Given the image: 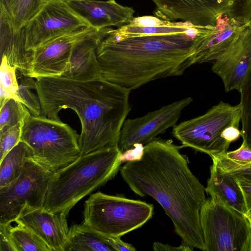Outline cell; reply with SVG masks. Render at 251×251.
Returning a JSON list of instances; mask_svg holds the SVG:
<instances>
[{
  "label": "cell",
  "instance_id": "cell-1",
  "mask_svg": "<svg viewBox=\"0 0 251 251\" xmlns=\"http://www.w3.org/2000/svg\"><path fill=\"white\" fill-rule=\"evenodd\" d=\"M134 22L107 27L97 49L102 77L131 90L183 75L192 65L197 37L210 29L149 16Z\"/></svg>",
  "mask_w": 251,
  "mask_h": 251
},
{
  "label": "cell",
  "instance_id": "cell-2",
  "mask_svg": "<svg viewBox=\"0 0 251 251\" xmlns=\"http://www.w3.org/2000/svg\"><path fill=\"white\" fill-rule=\"evenodd\" d=\"M182 148L155 138L144 146L141 160L126 162L120 171L135 194L158 202L182 241L205 251L200 220L205 188L189 169Z\"/></svg>",
  "mask_w": 251,
  "mask_h": 251
},
{
  "label": "cell",
  "instance_id": "cell-3",
  "mask_svg": "<svg viewBox=\"0 0 251 251\" xmlns=\"http://www.w3.org/2000/svg\"><path fill=\"white\" fill-rule=\"evenodd\" d=\"M35 90L41 116L57 121L63 109L74 110L81 126L80 155L118 144L121 131L130 107L131 90L102 77L78 80L64 76L36 78Z\"/></svg>",
  "mask_w": 251,
  "mask_h": 251
},
{
  "label": "cell",
  "instance_id": "cell-4",
  "mask_svg": "<svg viewBox=\"0 0 251 251\" xmlns=\"http://www.w3.org/2000/svg\"><path fill=\"white\" fill-rule=\"evenodd\" d=\"M122 151L110 145L88 154L53 173L43 208L67 216L82 199L113 179L120 169Z\"/></svg>",
  "mask_w": 251,
  "mask_h": 251
},
{
  "label": "cell",
  "instance_id": "cell-5",
  "mask_svg": "<svg viewBox=\"0 0 251 251\" xmlns=\"http://www.w3.org/2000/svg\"><path fill=\"white\" fill-rule=\"evenodd\" d=\"M79 135L61 121L30 115L23 124L21 141L31 149L32 160L54 173L81 154Z\"/></svg>",
  "mask_w": 251,
  "mask_h": 251
},
{
  "label": "cell",
  "instance_id": "cell-6",
  "mask_svg": "<svg viewBox=\"0 0 251 251\" xmlns=\"http://www.w3.org/2000/svg\"><path fill=\"white\" fill-rule=\"evenodd\" d=\"M153 212L152 204L99 192L85 201L82 223L102 236L121 238L143 226Z\"/></svg>",
  "mask_w": 251,
  "mask_h": 251
},
{
  "label": "cell",
  "instance_id": "cell-7",
  "mask_svg": "<svg viewBox=\"0 0 251 251\" xmlns=\"http://www.w3.org/2000/svg\"><path fill=\"white\" fill-rule=\"evenodd\" d=\"M240 121V104L220 101L204 114L176 124L172 134L183 147L210 156L227 151L230 144L223 138L224 132L230 126L239 127Z\"/></svg>",
  "mask_w": 251,
  "mask_h": 251
},
{
  "label": "cell",
  "instance_id": "cell-8",
  "mask_svg": "<svg viewBox=\"0 0 251 251\" xmlns=\"http://www.w3.org/2000/svg\"><path fill=\"white\" fill-rule=\"evenodd\" d=\"M154 14L169 22L214 27L220 17L227 16L241 23L251 19V0H151Z\"/></svg>",
  "mask_w": 251,
  "mask_h": 251
},
{
  "label": "cell",
  "instance_id": "cell-9",
  "mask_svg": "<svg viewBox=\"0 0 251 251\" xmlns=\"http://www.w3.org/2000/svg\"><path fill=\"white\" fill-rule=\"evenodd\" d=\"M200 220L205 251H249L251 226L244 214L210 197Z\"/></svg>",
  "mask_w": 251,
  "mask_h": 251
},
{
  "label": "cell",
  "instance_id": "cell-10",
  "mask_svg": "<svg viewBox=\"0 0 251 251\" xmlns=\"http://www.w3.org/2000/svg\"><path fill=\"white\" fill-rule=\"evenodd\" d=\"M52 174L31 160L26 164L17 178L0 187V224L14 222L26 204L43 207Z\"/></svg>",
  "mask_w": 251,
  "mask_h": 251
},
{
  "label": "cell",
  "instance_id": "cell-11",
  "mask_svg": "<svg viewBox=\"0 0 251 251\" xmlns=\"http://www.w3.org/2000/svg\"><path fill=\"white\" fill-rule=\"evenodd\" d=\"M88 26L63 0H45L39 12L24 26L26 49L32 51L58 37Z\"/></svg>",
  "mask_w": 251,
  "mask_h": 251
},
{
  "label": "cell",
  "instance_id": "cell-12",
  "mask_svg": "<svg viewBox=\"0 0 251 251\" xmlns=\"http://www.w3.org/2000/svg\"><path fill=\"white\" fill-rule=\"evenodd\" d=\"M193 101L187 97L150 112L143 116L126 120L122 126L119 147L123 152L137 144L146 145L167 129L174 127L182 110Z\"/></svg>",
  "mask_w": 251,
  "mask_h": 251
},
{
  "label": "cell",
  "instance_id": "cell-13",
  "mask_svg": "<svg viewBox=\"0 0 251 251\" xmlns=\"http://www.w3.org/2000/svg\"><path fill=\"white\" fill-rule=\"evenodd\" d=\"M100 29L90 26L58 37L32 50L28 76H63L69 63L74 46L79 41Z\"/></svg>",
  "mask_w": 251,
  "mask_h": 251
},
{
  "label": "cell",
  "instance_id": "cell-14",
  "mask_svg": "<svg viewBox=\"0 0 251 251\" xmlns=\"http://www.w3.org/2000/svg\"><path fill=\"white\" fill-rule=\"evenodd\" d=\"M248 24L244 25L227 16L219 19L215 28L199 35L190 57L192 65L215 61L235 42Z\"/></svg>",
  "mask_w": 251,
  "mask_h": 251
},
{
  "label": "cell",
  "instance_id": "cell-15",
  "mask_svg": "<svg viewBox=\"0 0 251 251\" xmlns=\"http://www.w3.org/2000/svg\"><path fill=\"white\" fill-rule=\"evenodd\" d=\"M67 215L25 204L15 221L39 237L50 251H64L69 228Z\"/></svg>",
  "mask_w": 251,
  "mask_h": 251
},
{
  "label": "cell",
  "instance_id": "cell-16",
  "mask_svg": "<svg viewBox=\"0 0 251 251\" xmlns=\"http://www.w3.org/2000/svg\"><path fill=\"white\" fill-rule=\"evenodd\" d=\"M220 76L226 92L236 90L251 69V28L249 26L211 68Z\"/></svg>",
  "mask_w": 251,
  "mask_h": 251
},
{
  "label": "cell",
  "instance_id": "cell-17",
  "mask_svg": "<svg viewBox=\"0 0 251 251\" xmlns=\"http://www.w3.org/2000/svg\"><path fill=\"white\" fill-rule=\"evenodd\" d=\"M89 26L100 29L128 25L133 19L134 10L115 0H63Z\"/></svg>",
  "mask_w": 251,
  "mask_h": 251
},
{
  "label": "cell",
  "instance_id": "cell-18",
  "mask_svg": "<svg viewBox=\"0 0 251 251\" xmlns=\"http://www.w3.org/2000/svg\"><path fill=\"white\" fill-rule=\"evenodd\" d=\"M107 28L100 29L74 46L68 68L63 76L78 80H88L102 77L97 49Z\"/></svg>",
  "mask_w": 251,
  "mask_h": 251
},
{
  "label": "cell",
  "instance_id": "cell-19",
  "mask_svg": "<svg viewBox=\"0 0 251 251\" xmlns=\"http://www.w3.org/2000/svg\"><path fill=\"white\" fill-rule=\"evenodd\" d=\"M0 53L7 62L24 76L30 71L32 51L26 48L24 27L16 29L6 11L0 8Z\"/></svg>",
  "mask_w": 251,
  "mask_h": 251
},
{
  "label": "cell",
  "instance_id": "cell-20",
  "mask_svg": "<svg viewBox=\"0 0 251 251\" xmlns=\"http://www.w3.org/2000/svg\"><path fill=\"white\" fill-rule=\"evenodd\" d=\"M205 192L217 202L246 215L243 196L236 177L222 171L213 163Z\"/></svg>",
  "mask_w": 251,
  "mask_h": 251
},
{
  "label": "cell",
  "instance_id": "cell-21",
  "mask_svg": "<svg viewBox=\"0 0 251 251\" xmlns=\"http://www.w3.org/2000/svg\"><path fill=\"white\" fill-rule=\"evenodd\" d=\"M114 251L102 235L82 223L70 228L64 251Z\"/></svg>",
  "mask_w": 251,
  "mask_h": 251
},
{
  "label": "cell",
  "instance_id": "cell-22",
  "mask_svg": "<svg viewBox=\"0 0 251 251\" xmlns=\"http://www.w3.org/2000/svg\"><path fill=\"white\" fill-rule=\"evenodd\" d=\"M32 157L30 148L21 141L0 161V187L17 178L26 164L32 160Z\"/></svg>",
  "mask_w": 251,
  "mask_h": 251
},
{
  "label": "cell",
  "instance_id": "cell-23",
  "mask_svg": "<svg viewBox=\"0 0 251 251\" xmlns=\"http://www.w3.org/2000/svg\"><path fill=\"white\" fill-rule=\"evenodd\" d=\"M10 226L9 235L15 251H50L47 245L36 234L25 226Z\"/></svg>",
  "mask_w": 251,
  "mask_h": 251
},
{
  "label": "cell",
  "instance_id": "cell-24",
  "mask_svg": "<svg viewBox=\"0 0 251 251\" xmlns=\"http://www.w3.org/2000/svg\"><path fill=\"white\" fill-rule=\"evenodd\" d=\"M45 0H10L9 15L14 27H24L40 10Z\"/></svg>",
  "mask_w": 251,
  "mask_h": 251
},
{
  "label": "cell",
  "instance_id": "cell-25",
  "mask_svg": "<svg viewBox=\"0 0 251 251\" xmlns=\"http://www.w3.org/2000/svg\"><path fill=\"white\" fill-rule=\"evenodd\" d=\"M31 113L21 102L9 99L0 107V134L25 121Z\"/></svg>",
  "mask_w": 251,
  "mask_h": 251
},
{
  "label": "cell",
  "instance_id": "cell-26",
  "mask_svg": "<svg viewBox=\"0 0 251 251\" xmlns=\"http://www.w3.org/2000/svg\"><path fill=\"white\" fill-rule=\"evenodd\" d=\"M241 136L251 148V69L245 78L240 89Z\"/></svg>",
  "mask_w": 251,
  "mask_h": 251
},
{
  "label": "cell",
  "instance_id": "cell-27",
  "mask_svg": "<svg viewBox=\"0 0 251 251\" xmlns=\"http://www.w3.org/2000/svg\"><path fill=\"white\" fill-rule=\"evenodd\" d=\"M17 69L10 65L5 57H1L0 67V107L9 99L21 102L18 95Z\"/></svg>",
  "mask_w": 251,
  "mask_h": 251
},
{
  "label": "cell",
  "instance_id": "cell-28",
  "mask_svg": "<svg viewBox=\"0 0 251 251\" xmlns=\"http://www.w3.org/2000/svg\"><path fill=\"white\" fill-rule=\"evenodd\" d=\"M36 87V80L33 77L25 76L19 84L18 95L23 103L31 115L41 116L42 109L38 95L33 92Z\"/></svg>",
  "mask_w": 251,
  "mask_h": 251
},
{
  "label": "cell",
  "instance_id": "cell-29",
  "mask_svg": "<svg viewBox=\"0 0 251 251\" xmlns=\"http://www.w3.org/2000/svg\"><path fill=\"white\" fill-rule=\"evenodd\" d=\"M213 163L222 171L233 175L235 177L243 178L251 182V163H240L226 157L223 153L210 156Z\"/></svg>",
  "mask_w": 251,
  "mask_h": 251
},
{
  "label": "cell",
  "instance_id": "cell-30",
  "mask_svg": "<svg viewBox=\"0 0 251 251\" xmlns=\"http://www.w3.org/2000/svg\"><path fill=\"white\" fill-rule=\"evenodd\" d=\"M24 123H19L0 134V161L21 141Z\"/></svg>",
  "mask_w": 251,
  "mask_h": 251
},
{
  "label": "cell",
  "instance_id": "cell-31",
  "mask_svg": "<svg viewBox=\"0 0 251 251\" xmlns=\"http://www.w3.org/2000/svg\"><path fill=\"white\" fill-rule=\"evenodd\" d=\"M223 153L226 157L233 161L240 163H251V148L244 140L238 149Z\"/></svg>",
  "mask_w": 251,
  "mask_h": 251
},
{
  "label": "cell",
  "instance_id": "cell-32",
  "mask_svg": "<svg viewBox=\"0 0 251 251\" xmlns=\"http://www.w3.org/2000/svg\"><path fill=\"white\" fill-rule=\"evenodd\" d=\"M244 198L246 215L251 226V182L243 178L236 177Z\"/></svg>",
  "mask_w": 251,
  "mask_h": 251
},
{
  "label": "cell",
  "instance_id": "cell-33",
  "mask_svg": "<svg viewBox=\"0 0 251 251\" xmlns=\"http://www.w3.org/2000/svg\"><path fill=\"white\" fill-rule=\"evenodd\" d=\"M144 151V146L143 144H135L133 148L122 152L120 156V161L122 163L139 161L143 156Z\"/></svg>",
  "mask_w": 251,
  "mask_h": 251
},
{
  "label": "cell",
  "instance_id": "cell-34",
  "mask_svg": "<svg viewBox=\"0 0 251 251\" xmlns=\"http://www.w3.org/2000/svg\"><path fill=\"white\" fill-rule=\"evenodd\" d=\"M11 224H0V251H15L9 232Z\"/></svg>",
  "mask_w": 251,
  "mask_h": 251
},
{
  "label": "cell",
  "instance_id": "cell-35",
  "mask_svg": "<svg viewBox=\"0 0 251 251\" xmlns=\"http://www.w3.org/2000/svg\"><path fill=\"white\" fill-rule=\"evenodd\" d=\"M104 241L114 251H135V248L131 244L123 241L120 237L103 236Z\"/></svg>",
  "mask_w": 251,
  "mask_h": 251
},
{
  "label": "cell",
  "instance_id": "cell-36",
  "mask_svg": "<svg viewBox=\"0 0 251 251\" xmlns=\"http://www.w3.org/2000/svg\"><path fill=\"white\" fill-rule=\"evenodd\" d=\"M152 247L155 251H192L194 249L182 240L181 244L178 247L155 242L153 244Z\"/></svg>",
  "mask_w": 251,
  "mask_h": 251
},
{
  "label": "cell",
  "instance_id": "cell-37",
  "mask_svg": "<svg viewBox=\"0 0 251 251\" xmlns=\"http://www.w3.org/2000/svg\"><path fill=\"white\" fill-rule=\"evenodd\" d=\"M10 1V0H0V7L4 9L8 14L9 13Z\"/></svg>",
  "mask_w": 251,
  "mask_h": 251
},
{
  "label": "cell",
  "instance_id": "cell-38",
  "mask_svg": "<svg viewBox=\"0 0 251 251\" xmlns=\"http://www.w3.org/2000/svg\"><path fill=\"white\" fill-rule=\"evenodd\" d=\"M249 251H251V234L250 239Z\"/></svg>",
  "mask_w": 251,
  "mask_h": 251
},
{
  "label": "cell",
  "instance_id": "cell-39",
  "mask_svg": "<svg viewBox=\"0 0 251 251\" xmlns=\"http://www.w3.org/2000/svg\"><path fill=\"white\" fill-rule=\"evenodd\" d=\"M248 26L251 28V19L248 23Z\"/></svg>",
  "mask_w": 251,
  "mask_h": 251
}]
</instances>
